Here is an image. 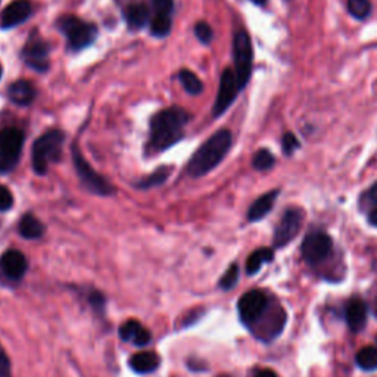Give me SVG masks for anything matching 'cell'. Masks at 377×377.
<instances>
[{"label":"cell","instance_id":"ac0fdd59","mask_svg":"<svg viewBox=\"0 0 377 377\" xmlns=\"http://www.w3.org/2000/svg\"><path fill=\"white\" fill-rule=\"evenodd\" d=\"M8 96L15 105L27 106L34 101L35 90H34L31 83H28L26 80H18L9 87Z\"/></svg>","mask_w":377,"mask_h":377},{"label":"cell","instance_id":"60d3db41","mask_svg":"<svg viewBox=\"0 0 377 377\" xmlns=\"http://www.w3.org/2000/svg\"><path fill=\"white\" fill-rule=\"evenodd\" d=\"M220 377H229V376H220Z\"/></svg>","mask_w":377,"mask_h":377},{"label":"cell","instance_id":"9a60e30c","mask_svg":"<svg viewBox=\"0 0 377 377\" xmlns=\"http://www.w3.org/2000/svg\"><path fill=\"white\" fill-rule=\"evenodd\" d=\"M345 319L349 329L355 333L361 332L367 324V305L360 297H352L345 307Z\"/></svg>","mask_w":377,"mask_h":377},{"label":"cell","instance_id":"ba28073f","mask_svg":"<svg viewBox=\"0 0 377 377\" xmlns=\"http://www.w3.org/2000/svg\"><path fill=\"white\" fill-rule=\"evenodd\" d=\"M267 308L268 297L261 290H249L237 302V311H239L241 320L246 326H253L260 322Z\"/></svg>","mask_w":377,"mask_h":377},{"label":"cell","instance_id":"603a6c76","mask_svg":"<svg viewBox=\"0 0 377 377\" xmlns=\"http://www.w3.org/2000/svg\"><path fill=\"white\" fill-rule=\"evenodd\" d=\"M355 361L360 368L366 371L377 370V348L374 346H366L359 351L355 356Z\"/></svg>","mask_w":377,"mask_h":377},{"label":"cell","instance_id":"7c38bea8","mask_svg":"<svg viewBox=\"0 0 377 377\" xmlns=\"http://www.w3.org/2000/svg\"><path fill=\"white\" fill-rule=\"evenodd\" d=\"M49 52L50 48L42 38L31 37L23 49V61L37 72H45L49 70Z\"/></svg>","mask_w":377,"mask_h":377},{"label":"cell","instance_id":"484cf974","mask_svg":"<svg viewBox=\"0 0 377 377\" xmlns=\"http://www.w3.org/2000/svg\"><path fill=\"white\" fill-rule=\"evenodd\" d=\"M371 9L373 6L370 0H348V12L360 21L370 16Z\"/></svg>","mask_w":377,"mask_h":377},{"label":"cell","instance_id":"9c48e42d","mask_svg":"<svg viewBox=\"0 0 377 377\" xmlns=\"http://www.w3.org/2000/svg\"><path fill=\"white\" fill-rule=\"evenodd\" d=\"M304 222V211L300 208H289L282 215L279 224L274 230V248H285L289 245L296 234L300 233Z\"/></svg>","mask_w":377,"mask_h":377},{"label":"cell","instance_id":"74e56055","mask_svg":"<svg viewBox=\"0 0 377 377\" xmlns=\"http://www.w3.org/2000/svg\"><path fill=\"white\" fill-rule=\"evenodd\" d=\"M255 377H277V374H275L273 370L263 368V370H260V371H256Z\"/></svg>","mask_w":377,"mask_h":377},{"label":"cell","instance_id":"5b68a950","mask_svg":"<svg viewBox=\"0 0 377 377\" xmlns=\"http://www.w3.org/2000/svg\"><path fill=\"white\" fill-rule=\"evenodd\" d=\"M233 59H234V72L237 78V84L242 90L251 78L252 64H253V50L251 37L245 30H239L233 38Z\"/></svg>","mask_w":377,"mask_h":377},{"label":"cell","instance_id":"e575fe53","mask_svg":"<svg viewBox=\"0 0 377 377\" xmlns=\"http://www.w3.org/2000/svg\"><path fill=\"white\" fill-rule=\"evenodd\" d=\"M364 200L371 207H377V182L368 189V192L364 195Z\"/></svg>","mask_w":377,"mask_h":377},{"label":"cell","instance_id":"f546056e","mask_svg":"<svg viewBox=\"0 0 377 377\" xmlns=\"http://www.w3.org/2000/svg\"><path fill=\"white\" fill-rule=\"evenodd\" d=\"M300 146V141H297V137L293 133H285V136L282 137V149L286 156H290Z\"/></svg>","mask_w":377,"mask_h":377},{"label":"cell","instance_id":"7402d4cb","mask_svg":"<svg viewBox=\"0 0 377 377\" xmlns=\"http://www.w3.org/2000/svg\"><path fill=\"white\" fill-rule=\"evenodd\" d=\"M19 233L26 239H38L45 233V226L34 215L27 214L23 217L21 223H19Z\"/></svg>","mask_w":377,"mask_h":377},{"label":"cell","instance_id":"8d00e7d4","mask_svg":"<svg viewBox=\"0 0 377 377\" xmlns=\"http://www.w3.org/2000/svg\"><path fill=\"white\" fill-rule=\"evenodd\" d=\"M367 220L371 226L377 227V207H371L368 209V214H367Z\"/></svg>","mask_w":377,"mask_h":377},{"label":"cell","instance_id":"4fadbf2b","mask_svg":"<svg viewBox=\"0 0 377 377\" xmlns=\"http://www.w3.org/2000/svg\"><path fill=\"white\" fill-rule=\"evenodd\" d=\"M27 268L28 264L26 256L19 251H8L0 258V270L11 280H21L27 273Z\"/></svg>","mask_w":377,"mask_h":377},{"label":"cell","instance_id":"4dcf8cb0","mask_svg":"<svg viewBox=\"0 0 377 377\" xmlns=\"http://www.w3.org/2000/svg\"><path fill=\"white\" fill-rule=\"evenodd\" d=\"M195 34H196L197 38H200V42H202V43H205V45L211 43L212 37H214L212 28H211L209 24H207V23H197V24L195 26Z\"/></svg>","mask_w":377,"mask_h":377},{"label":"cell","instance_id":"e0dca14e","mask_svg":"<svg viewBox=\"0 0 377 377\" xmlns=\"http://www.w3.org/2000/svg\"><path fill=\"white\" fill-rule=\"evenodd\" d=\"M279 193H280V190H271V192L263 195L261 197H258V200L251 205V208L248 211V220L251 223L263 220V218L273 209Z\"/></svg>","mask_w":377,"mask_h":377},{"label":"cell","instance_id":"277c9868","mask_svg":"<svg viewBox=\"0 0 377 377\" xmlns=\"http://www.w3.org/2000/svg\"><path fill=\"white\" fill-rule=\"evenodd\" d=\"M56 27L68 38L71 50H82L89 48L97 37V27L94 24L84 23L80 18L72 15L59 18Z\"/></svg>","mask_w":377,"mask_h":377},{"label":"cell","instance_id":"1f68e13d","mask_svg":"<svg viewBox=\"0 0 377 377\" xmlns=\"http://www.w3.org/2000/svg\"><path fill=\"white\" fill-rule=\"evenodd\" d=\"M13 205V196L9 189L0 186V211H9Z\"/></svg>","mask_w":377,"mask_h":377},{"label":"cell","instance_id":"836d02e7","mask_svg":"<svg viewBox=\"0 0 377 377\" xmlns=\"http://www.w3.org/2000/svg\"><path fill=\"white\" fill-rule=\"evenodd\" d=\"M9 373H11L9 359L2 345H0V377H9Z\"/></svg>","mask_w":377,"mask_h":377},{"label":"cell","instance_id":"ab89813d","mask_svg":"<svg viewBox=\"0 0 377 377\" xmlns=\"http://www.w3.org/2000/svg\"><path fill=\"white\" fill-rule=\"evenodd\" d=\"M2 74H4V70H2V65H0V78H2Z\"/></svg>","mask_w":377,"mask_h":377},{"label":"cell","instance_id":"cb8c5ba5","mask_svg":"<svg viewBox=\"0 0 377 377\" xmlns=\"http://www.w3.org/2000/svg\"><path fill=\"white\" fill-rule=\"evenodd\" d=\"M171 15H164V13H156L152 21H151V33L155 37H165L171 31Z\"/></svg>","mask_w":377,"mask_h":377},{"label":"cell","instance_id":"d4e9b609","mask_svg":"<svg viewBox=\"0 0 377 377\" xmlns=\"http://www.w3.org/2000/svg\"><path fill=\"white\" fill-rule=\"evenodd\" d=\"M178 78H180V82L183 84L185 90L189 94H200L204 90L202 82L189 70H182L180 74H178Z\"/></svg>","mask_w":377,"mask_h":377},{"label":"cell","instance_id":"6da1fadb","mask_svg":"<svg viewBox=\"0 0 377 377\" xmlns=\"http://www.w3.org/2000/svg\"><path fill=\"white\" fill-rule=\"evenodd\" d=\"M189 114L178 106L158 112L151 121V148L163 152L183 138L185 126L189 123Z\"/></svg>","mask_w":377,"mask_h":377},{"label":"cell","instance_id":"8992f818","mask_svg":"<svg viewBox=\"0 0 377 377\" xmlns=\"http://www.w3.org/2000/svg\"><path fill=\"white\" fill-rule=\"evenodd\" d=\"M24 145L23 130L8 127L0 131V173H11L19 163Z\"/></svg>","mask_w":377,"mask_h":377},{"label":"cell","instance_id":"d6a6232c","mask_svg":"<svg viewBox=\"0 0 377 377\" xmlns=\"http://www.w3.org/2000/svg\"><path fill=\"white\" fill-rule=\"evenodd\" d=\"M156 13L171 15L173 12V0H152Z\"/></svg>","mask_w":377,"mask_h":377},{"label":"cell","instance_id":"f1b7e54d","mask_svg":"<svg viewBox=\"0 0 377 377\" xmlns=\"http://www.w3.org/2000/svg\"><path fill=\"white\" fill-rule=\"evenodd\" d=\"M237 279H239V267H237L236 264H233V266L229 267V270L222 277V280H220L222 289H224V290L233 289L236 286V283H237Z\"/></svg>","mask_w":377,"mask_h":377},{"label":"cell","instance_id":"d590c367","mask_svg":"<svg viewBox=\"0 0 377 377\" xmlns=\"http://www.w3.org/2000/svg\"><path fill=\"white\" fill-rule=\"evenodd\" d=\"M90 302H92V305L94 307V308H104V296H102V293H93L92 295V297H90Z\"/></svg>","mask_w":377,"mask_h":377},{"label":"cell","instance_id":"4316f807","mask_svg":"<svg viewBox=\"0 0 377 377\" xmlns=\"http://www.w3.org/2000/svg\"><path fill=\"white\" fill-rule=\"evenodd\" d=\"M168 175H170L168 168L163 167L160 170H156L155 173H152L151 175L142 178V180L137 183V187L138 189H151V187H155V186H160V185L165 183Z\"/></svg>","mask_w":377,"mask_h":377},{"label":"cell","instance_id":"8fae6325","mask_svg":"<svg viewBox=\"0 0 377 377\" xmlns=\"http://www.w3.org/2000/svg\"><path fill=\"white\" fill-rule=\"evenodd\" d=\"M239 84H237L236 72L231 68H226L220 78V89H218V94L215 99V104L212 108L214 116L223 115L230 105L234 102V99L239 93Z\"/></svg>","mask_w":377,"mask_h":377},{"label":"cell","instance_id":"d6986e66","mask_svg":"<svg viewBox=\"0 0 377 377\" xmlns=\"http://www.w3.org/2000/svg\"><path fill=\"white\" fill-rule=\"evenodd\" d=\"M160 366V359L155 352H138L130 359V367L141 374L152 373Z\"/></svg>","mask_w":377,"mask_h":377},{"label":"cell","instance_id":"f35d334b","mask_svg":"<svg viewBox=\"0 0 377 377\" xmlns=\"http://www.w3.org/2000/svg\"><path fill=\"white\" fill-rule=\"evenodd\" d=\"M252 2L256 5V6H264L267 4V0H252Z\"/></svg>","mask_w":377,"mask_h":377},{"label":"cell","instance_id":"ffe728a7","mask_svg":"<svg viewBox=\"0 0 377 377\" xmlns=\"http://www.w3.org/2000/svg\"><path fill=\"white\" fill-rule=\"evenodd\" d=\"M126 21L130 30H141L149 21V9L143 4H131L126 9Z\"/></svg>","mask_w":377,"mask_h":377},{"label":"cell","instance_id":"44dd1931","mask_svg":"<svg viewBox=\"0 0 377 377\" xmlns=\"http://www.w3.org/2000/svg\"><path fill=\"white\" fill-rule=\"evenodd\" d=\"M274 258V251L270 248H261V249H256L255 252H252L246 261V273L249 275L256 274L263 268L264 264L271 263Z\"/></svg>","mask_w":377,"mask_h":377},{"label":"cell","instance_id":"30bf717a","mask_svg":"<svg viewBox=\"0 0 377 377\" xmlns=\"http://www.w3.org/2000/svg\"><path fill=\"white\" fill-rule=\"evenodd\" d=\"M332 237L324 233V231H311L302 242L301 246V252L304 260L311 264L315 266L322 261H324L326 258L330 255L332 252Z\"/></svg>","mask_w":377,"mask_h":377},{"label":"cell","instance_id":"7a4b0ae2","mask_svg":"<svg viewBox=\"0 0 377 377\" xmlns=\"http://www.w3.org/2000/svg\"><path fill=\"white\" fill-rule=\"evenodd\" d=\"M233 137L229 130L214 133L208 141L195 152L189 161L187 171L192 177H201L220 164L231 148Z\"/></svg>","mask_w":377,"mask_h":377},{"label":"cell","instance_id":"3957f363","mask_svg":"<svg viewBox=\"0 0 377 377\" xmlns=\"http://www.w3.org/2000/svg\"><path fill=\"white\" fill-rule=\"evenodd\" d=\"M65 134L59 130H50L37 138L33 146V168L38 175L48 173L52 163H58L62 156Z\"/></svg>","mask_w":377,"mask_h":377},{"label":"cell","instance_id":"83f0119b","mask_svg":"<svg viewBox=\"0 0 377 377\" xmlns=\"http://www.w3.org/2000/svg\"><path fill=\"white\" fill-rule=\"evenodd\" d=\"M274 156L270 151L267 149H260L255 155H253V160H252V167L256 171H268L274 167Z\"/></svg>","mask_w":377,"mask_h":377},{"label":"cell","instance_id":"5bb4252c","mask_svg":"<svg viewBox=\"0 0 377 377\" xmlns=\"http://www.w3.org/2000/svg\"><path fill=\"white\" fill-rule=\"evenodd\" d=\"M33 12V6L28 0H15L9 4L6 9L2 12L0 18V26L4 28H12L19 24L26 23Z\"/></svg>","mask_w":377,"mask_h":377},{"label":"cell","instance_id":"2e32d148","mask_svg":"<svg viewBox=\"0 0 377 377\" xmlns=\"http://www.w3.org/2000/svg\"><path fill=\"white\" fill-rule=\"evenodd\" d=\"M120 337L124 342H133L137 346H145L152 341L151 332L134 320H130L120 327Z\"/></svg>","mask_w":377,"mask_h":377},{"label":"cell","instance_id":"52a82bcc","mask_svg":"<svg viewBox=\"0 0 377 377\" xmlns=\"http://www.w3.org/2000/svg\"><path fill=\"white\" fill-rule=\"evenodd\" d=\"M72 161H74L78 177H80L82 183L87 187V190L99 196H109L111 193H114L115 189L109 185L106 178L99 175L93 170V167L84 160V156L82 155L80 149H78L77 146L72 148Z\"/></svg>","mask_w":377,"mask_h":377}]
</instances>
